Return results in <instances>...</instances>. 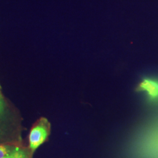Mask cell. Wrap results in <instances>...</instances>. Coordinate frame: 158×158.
Returning a JSON list of instances; mask_svg holds the SVG:
<instances>
[{
  "label": "cell",
  "mask_w": 158,
  "mask_h": 158,
  "mask_svg": "<svg viewBox=\"0 0 158 158\" xmlns=\"http://www.w3.org/2000/svg\"><path fill=\"white\" fill-rule=\"evenodd\" d=\"M51 125L45 117L39 119L32 127L29 135V148L34 153L45 143L51 134Z\"/></svg>",
  "instance_id": "6da1fadb"
},
{
  "label": "cell",
  "mask_w": 158,
  "mask_h": 158,
  "mask_svg": "<svg viewBox=\"0 0 158 158\" xmlns=\"http://www.w3.org/2000/svg\"><path fill=\"white\" fill-rule=\"evenodd\" d=\"M136 91L144 93L151 102L158 101V79L146 77L136 87Z\"/></svg>",
  "instance_id": "7a4b0ae2"
},
{
  "label": "cell",
  "mask_w": 158,
  "mask_h": 158,
  "mask_svg": "<svg viewBox=\"0 0 158 158\" xmlns=\"http://www.w3.org/2000/svg\"><path fill=\"white\" fill-rule=\"evenodd\" d=\"M19 147L11 145H0V158H4L17 151Z\"/></svg>",
  "instance_id": "3957f363"
},
{
  "label": "cell",
  "mask_w": 158,
  "mask_h": 158,
  "mask_svg": "<svg viewBox=\"0 0 158 158\" xmlns=\"http://www.w3.org/2000/svg\"><path fill=\"white\" fill-rule=\"evenodd\" d=\"M4 158H31V155L28 151L19 148L17 151Z\"/></svg>",
  "instance_id": "277c9868"
},
{
  "label": "cell",
  "mask_w": 158,
  "mask_h": 158,
  "mask_svg": "<svg viewBox=\"0 0 158 158\" xmlns=\"http://www.w3.org/2000/svg\"><path fill=\"white\" fill-rule=\"evenodd\" d=\"M3 110H4L3 102H2V100L0 99V117L2 115V113L3 112Z\"/></svg>",
  "instance_id": "5b68a950"
}]
</instances>
